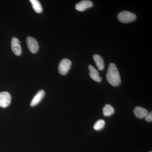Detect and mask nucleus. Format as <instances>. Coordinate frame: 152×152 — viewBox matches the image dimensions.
I'll list each match as a JSON object with an SVG mask.
<instances>
[{"label":"nucleus","mask_w":152,"mask_h":152,"mask_svg":"<svg viewBox=\"0 0 152 152\" xmlns=\"http://www.w3.org/2000/svg\"><path fill=\"white\" fill-rule=\"evenodd\" d=\"M106 78L109 83L113 86H118L121 84V78L119 72L114 63H110L109 65Z\"/></svg>","instance_id":"1"},{"label":"nucleus","mask_w":152,"mask_h":152,"mask_svg":"<svg viewBox=\"0 0 152 152\" xmlns=\"http://www.w3.org/2000/svg\"><path fill=\"white\" fill-rule=\"evenodd\" d=\"M117 17L119 21L124 23L134 21L137 18V16L134 14L127 11L120 12Z\"/></svg>","instance_id":"2"},{"label":"nucleus","mask_w":152,"mask_h":152,"mask_svg":"<svg viewBox=\"0 0 152 152\" xmlns=\"http://www.w3.org/2000/svg\"><path fill=\"white\" fill-rule=\"evenodd\" d=\"M71 65L72 62L71 61L67 58L63 59L59 64L58 67L59 72L61 75H65L69 70Z\"/></svg>","instance_id":"3"},{"label":"nucleus","mask_w":152,"mask_h":152,"mask_svg":"<svg viewBox=\"0 0 152 152\" xmlns=\"http://www.w3.org/2000/svg\"><path fill=\"white\" fill-rule=\"evenodd\" d=\"M27 44L30 51L32 53H36L39 49V45L34 38L28 37L26 39Z\"/></svg>","instance_id":"4"},{"label":"nucleus","mask_w":152,"mask_h":152,"mask_svg":"<svg viewBox=\"0 0 152 152\" xmlns=\"http://www.w3.org/2000/svg\"><path fill=\"white\" fill-rule=\"evenodd\" d=\"M11 96L7 92L0 93V107L5 108L8 107L10 104Z\"/></svg>","instance_id":"5"},{"label":"nucleus","mask_w":152,"mask_h":152,"mask_svg":"<svg viewBox=\"0 0 152 152\" xmlns=\"http://www.w3.org/2000/svg\"><path fill=\"white\" fill-rule=\"evenodd\" d=\"M21 42L18 39L14 37L12 39L11 42V48L12 50L15 55L17 56H20L22 53L21 47L20 44Z\"/></svg>","instance_id":"6"},{"label":"nucleus","mask_w":152,"mask_h":152,"mask_svg":"<svg viewBox=\"0 0 152 152\" xmlns=\"http://www.w3.org/2000/svg\"><path fill=\"white\" fill-rule=\"evenodd\" d=\"M93 6V3L88 0H84L81 1L76 5L75 9L80 12H83L85 10Z\"/></svg>","instance_id":"7"},{"label":"nucleus","mask_w":152,"mask_h":152,"mask_svg":"<svg viewBox=\"0 0 152 152\" xmlns=\"http://www.w3.org/2000/svg\"><path fill=\"white\" fill-rule=\"evenodd\" d=\"M45 95V91L43 90H40L33 98L32 100L31 104H30V105L31 107H34V106L37 105L42 99Z\"/></svg>","instance_id":"8"},{"label":"nucleus","mask_w":152,"mask_h":152,"mask_svg":"<svg viewBox=\"0 0 152 152\" xmlns=\"http://www.w3.org/2000/svg\"><path fill=\"white\" fill-rule=\"evenodd\" d=\"M134 112L135 116L140 119L145 118L148 114V111L146 109L140 107H136Z\"/></svg>","instance_id":"9"},{"label":"nucleus","mask_w":152,"mask_h":152,"mask_svg":"<svg viewBox=\"0 0 152 152\" xmlns=\"http://www.w3.org/2000/svg\"><path fill=\"white\" fill-rule=\"evenodd\" d=\"M93 58L96 65L100 71H102L104 68V63L103 59L100 55L95 54L93 56Z\"/></svg>","instance_id":"10"},{"label":"nucleus","mask_w":152,"mask_h":152,"mask_svg":"<svg viewBox=\"0 0 152 152\" xmlns=\"http://www.w3.org/2000/svg\"><path fill=\"white\" fill-rule=\"evenodd\" d=\"M30 2L31 4L33 9L38 13H40L42 12V5L38 0H30Z\"/></svg>","instance_id":"11"},{"label":"nucleus","mask_w":152,"mask_h":152,"mask_svg":"<svg viewBox=\"0 0 152 152\" xmlns=\"http://www.w3.org/2000/svg\"><path fill=\"white\" fill-rule=\"evenodd\" d=\"M114 109L111 105L107 104L103 109V113L104 116L106 117L110 116L114 113Z\"/></svg>","instance_id":"12"},{"label":"nucleus","mask_w":152,"mask_h":152,"mask_svg":"<svg viewBox=\"0 0 152 152\" xmlns=\"http://www.w3.org/2000/svg\"><path fill=\"white\" fill-rule=\"evenodd\" d=\"M105 122L103 120H100L96 122L94 125V129L96 131H99L104 126Z\"/></svg>","instance_id":"13"},{"label":"nucleus","mask_w":152,"mask_h":152,"mask_svg":"<svg viewBox=\"0 0 152 152\" xmlns=\"http://www.w3.org/2000/svg\"><path fill=\"white\" fill-rule=\"evenodd\" d=\"M89 75L91 78L95 81L99 82V83L102 81V78L100 76H99V75L90 72L89 73Z\"/></svg>","instance_id":"14"},{"label":"nucleus","mask_w":152,"mask_h":152,"mask_svg":"<svg viewBox=\"0 0 152 152\" xmlns=\"http://www.w3.org/2000/svg\"><path fill=\"white\" fill-rule=\"evenodd\" d=\"M89 70L90 71V72L91 73L96 74V75H99V72L93 66L90 65L88 66Z\"/></svg>","instance_id":"15"},{"label":"nucleus","mask_w":152,"mask_h":152,"mask_svg":"<svg viewBox=\"0 0 152 152\" xmlns=\"http://www.w3.org/2000/svg\"><path fill=\"white\" fill-rule=\"evenodd\" d=\"M145 120L148 122H151L152 121V112L148 113L145 117Z\"/></svg>","instance_id":"16"},{"label":"nucleus","mask_w":152,"mask_h":152,"mask_svg":"<svg viewBox=\"0 0 152 152\" xmlns=\"http://www.w3.org/2000/svg\"></svg>","instance_id":"17"}]
</instances>
